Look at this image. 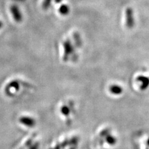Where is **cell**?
Wrapping results in <instances>:
<instances>
[{"instance_id": "cell-8", "label": "cell", "mask_w": 149, "mask_h": 149, "mask_svg": "<svg viewBox=\"0 0 149 149\" xmlns=\"http://www.w3.org/2000/svg\"><path fill=\"white\" fill-rule=\"evenodd\" d=\"M72 112V106L70 105L63 104L60 108V113L66 118H68Z\"/></svg>"}, {"instance_id": "cell-5", "label": "cell", "mask_w": 149, "mask_h": 149, "mask_svg": "<svg viewBox=\"0 0 149 149\" xmlns=\"http://www.w3.org/2000/svg\"><path fill=\"white\" fill-rule=\"evenodd\" d=\"M10 11L15 21L16 22H21L22 20V15L17 6L12 5L10 8Z\"/></svg>"}, {"instance_id": "cell-13", "label": "cell", "mask_w": 149, "mask_h": 149, "mask_svg": "<svg viewBox=\"0 0 149 149\" xmlns=\"http://www.w3.org/2000/svg\"><path fill=\"white\" fill-rule=\"evenodd\" d=\"M63 0H55V3H61L62 1H63Z\"/></svg>"}, {"instance_id": "cell-9", "label": "cell", "mask_w": 149, "mask_h": 149, "mask_svg": "<svg viewBox=\"0 0 149 149\" xmlns=\"http://www.w3.org/2000/svg\"><path fill=\"white\" fill-rule=\"evenodd\" d=\"M73 39L74 40V43L77 47L80 48L82 45V39L80 36V34L78 32H74L73 33Z\"/></svg>"}, {"instance_id": "cell-14", "label": "cell", "mask_w": 149, "mask_h": 149, "mask_svg": "<svg viewBox=\"0 0 149 149\" xmlns=\"http://www.w3.org/2000/svg\"><path fill=\"white\" fill-rule=\"evenodd\" d=\"M3 26V22L1 21H0V29H1Z\"/></svg>"}, {"instance_id": "cell-1", "label": "cell", "mask_w": 149, "mask_h": 149, "mask_svg": "<svg viewBox=\"0 0 149 149\" xmlns=\"http://www.w3.org/2000/svg\"><path fill=\"white\" fill-rule=\"evenodd\" d=\"M63 62H67L69 60L70 57L71 55H74V47L72 44L71 40L67 39L63 42Z\"/></svg>"}, {"instance_id": "cell-12", "label": "cell", "mask_w": 149, "mask_h": 149, "mask_svg": "<svg viewBox=\"0 0 149 149\" xmlns=\"http://www.w3.org/2000/svg\"><path fill=\"white\" fill-rule=\"evenodd\" d=\"M52 1V0H44L42 2V7L43 9L46 10V9H49V8L50 6Z\"/></svg>"}, {"instance_id": "cell-3", "label": "cell", "mask_w": 149, "mask_h": 149, "mask_svg": "<svg viewBox=\"0 0 149 149\" xmlns=\"http://www.w3.org/2000/svg\"><path fill=\"white\" fill-rule=\"evenodd\" d=\"M125 25L129 29H132L135 25V17L132 8L128 7L125 9Z\"/></svg>"}, {"instance_id": "cell-10", "label": "cell", "mask_w": 149, "mask_h": 149, "mask_svg": "<svg viewBox=\"0 0 149 149\" xmlns=\"http://www.w3.org/2000/svg\"><path fill=\"white\" fill-rule=\"evenodd\" d=\"M19 82L17 80H13L8 84L6 87V90H9L10 89H14V90L17 91L19 89Z\"/></svg>"}, {"instance_id": "cell-11", "label": "cell", "mask_w": 149, "mask_h": 149, "mask_svg": "<svg viewBox=\"0 0 149 149\" xmlns=\"http://www.w3.org/2000/svg\"><path fill=\"white\" fill-rule=\"evenodd\" d=\"M58 12L62 16H66L70 13V7L67 4H62L58 9Z\"/></svg>"}, {"instance_id": "cell-4", "label": "cell", "mask_w": 149, "mask_h": 149, "mask_svg": "<svg viewBox=\"0 0 149 149\" xmlns=\"http://www.w3.org/2000/svg\"><path fill=\"white\" fill-rule=\"evenodd\" d=\"M19 122L27 127H34L36 125V120L31 116H22L19 119Z\"/></svg>"}, {"instance_id": "cell-6", "label": "cell", "mask_w": 149, "mask_h": 149, "mask_svg": "<svg viewBox=\"0 0 149 149\" xmlns=\"http://www.w3.org/2000/svg\"><path fill=\"white\" fill-rule=\"evenodd\" d=\"M136 81L141 83L140 88L142 91L146 90L149 87V78L146 76L139 75L136 78Z\"/></svg>"}, {"instance_id": "cell-7", "label": "cell", "mask_w": 149, "mask_h": 149, "mask_svg": "<svg viewBox=\"0 0 149 149\" xmlns=\"http://www.w3.org/2000/svg\"><path fill=\"white\" fill-rule=\"evenodd\" d=\"M109 90L112 95L116 96L120 95L123 93V87L117 84H113L111 85L109 88Z\"/></svg>"}, {"instance_id": "cell-15", "label": "cell", "mask_w": 149, "mask_h": 149, "mask_svg": "<svg viewBox=\"0 0 149 149\" xmlns=\"http://www.w3.org/2000/svg\"><path fill=\"white\" fill-rule=\"evenodd\" d=\"M147 145L149 146V139H148V141H147Z\"/></svg>"}, {"instance_id": "cell-2", "label": "cell", "mask_w": 149, "mask_h": 149, "mask_svg": "<svg viewBox=\"0 0 149 149\" xmlns=\"http://www.w3.org/2000/svg\"><path fill=\"white\" fill-rule=\"evenodd\" d=\"M100 137L104 141V142L109 146H114L117 143V139L109 132L108 129H104L100 133Z\"/></svg>"}, {"instance_id": "cell-16", "label": "cell", "mask_w": 149, "mask_h": 149, "mask_svg": "<svg viewBox=\"0 0 149 149\" xmlns=\"http://www.w3.org/2000/svg\"><path fill=\"white\" fill-rule=\"evenodd\" d=\"M101 149H102V148H101Z\"/></svg>"}]
</instances>
